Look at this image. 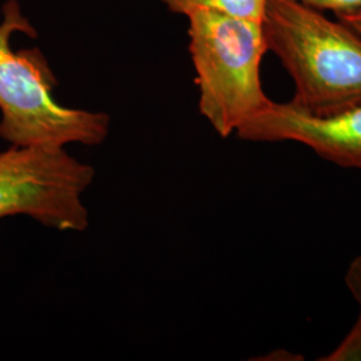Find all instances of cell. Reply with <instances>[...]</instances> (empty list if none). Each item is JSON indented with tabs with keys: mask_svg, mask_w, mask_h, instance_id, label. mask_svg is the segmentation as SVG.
Segmentation results:
<instances>
[{
	"mask_svg": "<svg viewBox=\"0 0 361 361\" xmlns=\"http://www.w3.org/2000/svg\"><path fill=\"white\" fill-rule=\"evenodd\" d=\"M320 11H334L335 13H349L361 10V0H300Z\"/></svg>",
	"mask_w": 361,
	"mask_h": 361,
	"instance_id": "ba28073f",
	"label": "cell"
},
{
	"mask_svg": "<svg viewBox=\"0 0 361 361\" xmlns=\"http://www.w3.org/2000/svg\"><path fill=\"white\" fill-rule=\"evenodd\" d=\"M345 285L361 308V256L350 261L345 273Z\"/></svg>",
	"mask_w": 361,
	"mask_h": 361,
	"instance_id": "9c48e42d",
	"label": "cell"
},
{
	"mask_svg": "<svg viewBox=\"0 0 361 361\" xmlns=\"http://www.w3.org/2000/svg\"><path fill=\"white\" fill-rule=\"evenodd\" d=\"M337 20L343 22L344 25L350 27L353 31H356L361 35V10H355L349 13H335Z\"/></svg>",
	"mask_w": 361,
	"mask_h": 361,
	"instance_id": "30bf717a",
	"label": "cell"
},
{
	"mask_svg": "<svg viewBox=\"0 0 361 361\" xmlns=\"http://www.w3.org/2000/svg\"><path fill=\"white\" fill-rule=\"evenodd\" d=\"M95 171L65 147H16L0 153V219L27 216L61 232H83L82 195Z\"/></svg>",
	"mask_w": 361,
	"mask_h": 361,
	"instance_id": "277c9868",
	"label": "cell"
},
{
	"mask_svg": "<svg viewBox=\"0 0 361 361\" xmlns=\"http://www.w3.org/2000/svg\"><path fill=\"white\" fill-rule=\"evenodd\" d=\"M322 361H360L361 360V308L356 323L350 332L331 353L320 359Z\"/></svg>",
	"mask_w": 361,
	"mask_h": 361,
	"instance_id": "52a82bcc",
	"label": "cell"
},
{
	"mask_svg": "<svg viewBox=\"0 0 361 361\" xmlns=\"http://www.w3.org/2000/svg\"><path fill=\"white\" fill-rule=\"evenodd\" d=\"M261 28L268 51L295 85L289 104L314 116L361 104V35L300 0H267Z\"/></svg>",
	"mask_w": 361,
	"mask_h": 361,
	"instance_id": "6da1fadb",
	"label": "cell"
},
{
	"mask_svg": "<svg viewBox=\"0 0 361 361\" xmlns=\"http://www.w3.org/2000/svg\"><path fill=\"white\" fill-rule=\"evenodd\" d=\"M249 142H297L337 166L361 170V104L314 116L271 101L235 131Z\"/></svg>",
	"mask_w": 361,
	"mask_h": 361,
	"instance_id": "5b68a950",
	"label": "cell"
},
{
	"mask_svg": "<svg viewBox=\"0 0 361 361\" xmlns=\"http://www.w3.org/2000/svg\"><path fill=\"white\" fill-rule=\"evenodd\" d=\"M169 11L190 15L195 11H213L261 23L267 0H159Z\"/></svg>",
	"mask_w": 361,
	"mask_h": 361,
	"instance_id": "8992f818",
	"label": "cell"
},
{
	"mask_svg": "<svg viewBox=\"0 0 361 361\" xmlns=\"http://www.w3.org/2000/svg\"><path fill=\"white\" fill-rule=\"evenodd\" d=\"M189 19V51L202 116L226 138L271 102L259 67L268 52L261 23L213 11Z\"/></svg>",
	"mask_w": 361,
	"mask_h": 361,
	"instance_id": "3957f363",
	"label": "cell"
},
{
	"mask_svg": "<svg viewBox=\"0 0 361 361\" xmlns=\"http://www.w3.org/2000/svg\"><path fill=\"white\" fill-rule=\"evenodd\" d=\"M38 37L18 0L3 4L0 22V138L16 147H65L104 143L110 116L58 104L52 91L58 80L42 51H13L11 38Z\"/></svg>",
	"mask_w": 361,
	"mask_h": 361,
	"instance_id": "7a4b0ae2",
	"label": "cell"
}]
</instances>
